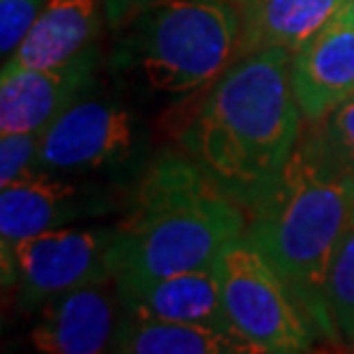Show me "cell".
I'll return each mask as SVG.
<instances>
[{"label":"cell","mask_w":354,"mask_h":354,"mask_svg":"<svg viewBox=\"0 0 354 354\" xmlns=\"http://www.w3.org/2000/svg\"><path fill=\"white\" fill-rule=\"evenodd\" d=\"M324 338L354 345V221L343 232L324 286Z\"/></svg>","instance_id":"2e32d148"},{"label":"cell","mask_w":354,"mask_h":354,"mask_svg":"<svg viewBox=\"0 0 354 354\" xmlns=\"http://www.w3.org/2000/svg\"><path fill=\"white\" fill-rule=\"evenodd\" d=\"M223 310L230 327L258 352L292 354L313 348L317 331L286 279L244 235L216 258Z\"/></svg>","instance_id":"5b68a950"},{"label":"cell","mask_w":354,"mask_h":354,"mask_svg":"<svg viewBox=\"0 0 354 354\" xmlns=\"http://www.w3.org/2000/svg\"><path fill=\"white\" fill-rule=\"evenodd\" d=\"M92 74V53L83 51L65 65L24 69L0 79V133L44 131Z\"/></svg>","instance_id":"30bf717a"},{"label":"cell","mask_w":354,"mask_h":354,"mask_svg":"<svg viewBox=\"0 0 354 354\" xmlns=\"http://www.w3.org/2000/svg\"><path fill=\"white\" fill-rule=\"evenodd\" d=\"M120 322L113 352L127 354H260L244 336L196 322L129 315Z\"/></svg>","instance_id":"9a60e30c"},{"label":"cell","mask_w":354,"mask_h":354,"mask_svg":"<svg viewBox=\"0 0 354 354\" xmlns=\"http://www.w3.org/2000/svg\"><path fill=\"white\" fill-rule=\"evenodd\" d=\"M133 145L129 113L102 102H74L41 131V171H92L118 164Z\"/></svg>","instance_id":"52a82bcc"},{"label":"cell","mask_w":354,"mask_h":354,"mask_svg":"<svg viewBox=\"0 0 354 354\" xmlns=\"http://www.w3.org/2000/svg\"><path fill=\"white\" fill-rule=\"evenodd\" d=\"M76 191L65 182L32 175L28 180L7 184L0 191V260H3V286L14 283V249L19 242L44 230L58 228L69 218V203Z\"/></svg>","instance_id":"5bb4252c"},{"label":"cell","mask_w":354,"mask_h":354,"mask_svg":"<svg viewBox=\"0 0 354 354\" xmlns=\"http://www.w3.org/2000/svg\"><path fill=\"white\" fill-rule=\"evenodd\" d=\"M39 12V0H0V51L5 58L19 48Z\"/></svg>","instance_id":"ac0fdd59"},{"label":"cell","mask_w":354,"mask_h":354,"mask_svg":"<svg viewBox=\"0 0 354 354\" xmlns=\"http://www.w3.org/2000/svg\"><path fill=\"white\" fill-rule=\"evenodd\" d=\"M246 230V212L184 152L154 159L131 207L113 228L109 249L115 286L214 265Z\"/></svg>","instance_id":"3957f363"},{"label":"cell","mask_w":354,"mask_h":354,"mask_svg":"<svg viewBox=\"0 0 354 354\" xmlns=\"http://www.w3.org/2000/svg\"><path fill=\"white\" fill-rule=\"evenodd\" d=\"M41 131L0 133V187L37 175Z\"/></svg>","instance_id":"e0dca14e"},{"label":"cell","mask_w":354,"mask_h":354,"mask_svg":"<svg viewBox=\"0 0 354 354\" xmlns=\"http://www.w3.org/2000/svg\"><path fill=\"white\" fill-rule=\"evenodd\" d=\"M235 0H145L129 14L118 60L154 92H194L216 81L235 60Z\"/></svg>","instance_id":"277c9868"},{"label":"cell","mask_w":354,"mask_h":354,"mask_svg":"<svg viewBox=\"0 0 354 354\" xmlns=\"http://www.w3.org/2000/svg\"><path fill=\"white\" fill-rule=\"evenodd\" d=\"M115 288L124 313L129 315L152 317V320L209 324V327L235 331L223 310L216 263L201 269H191V272H180Z\"/></svg>","instance_id":"8fae6325"},{"label":"cell","mask_w":354,"mask_h":354,"mask_svg":"<svg viewBox=\"0 0 354 354\" xmlns=\"http://www.w3.org/2000/svg\"><path fill=\"white\" fill-rule=\"evenodd\" d=\"M354 221V175L336 157L322 122L301 133L267 196L246 214L244 237L263 253L324 336V286L343 232Z\"/></svg>","instance_id":"7a4b0ae2"},{"label":"cell","mask_w":354,"mask_h":354,"mask_svg":"<svg viewBox=\"0 0 354 354\" xmlns=\"http://www.w3.org/2000/svg\"><path fill=\"white\" fill-rule=\"evenodd\" d=\"M239 39L235 60L283 48L295 53L322 30L350 0H235Z\"/></svg>","instance_id":"7c38bea8"},{"label":"cell","mask_w":354,"mask_h":354,"mask_svg":"<svg viewBox=\"0 0 354 354\" xmlns=\"http://www.w3.org/2000/svg\"><path fill=\"white\" fill-rule=\"evenodd\" d=\"M290 86L306 122L354 97V0L292 53Z\"/></svg>","instance_id":"ba28073f"},{"label":"cell","mask_w":354,"mask_h":354,"mask_svg":"<svg viewBox=\"0 0 354 354\" xmlns=\"http://www.w3.org/2000/svg\"><path fill=\"white\" fill-rule=\"evenodd\" d=\"M324 131L336 157L348 166V171L354 175V97L343 102L322 120Z\"/></svg>","instance_id":"d6986e66"},{"label":"cell","mask_w":354,"mask_h":354,"mask_svg":"<svg viewBox=\"0 0 354 354\" xmlns=\"http://www.w3.org/2000/svg\"><path fill=\"white\" fill-rule=\"evenodd\" d=\"M111 239L113 228H51L19 242L12 283L19 306L32 310L69 290L113 281Z\"/></svg>","instance_id":"8992f818"},{"label":"cell","mask_w":354,"mask_h":354,"mask_svg":"<svg viewBox=\"0 0 354 354\" xmlns=\"http://www.w3.org/2000/svg\"><path fill=\"white\" fill-rule=\"evenodd\" d=\"M95 32V0H46L19 48L5 58L3 76L65 65L86 51Z\"/></svg>","instance_id":"4fadbf2b"},{"label":"cell","mask_w":354,"mask_h":354,"mask_svg":"<svg viewBox=\"0 0 354 354\" xmlns=\"http://www.w3.org/2000/svg\"><path fill=\"white\" fill-rule=\"evenodd\" d=\"M118 327L115 306L104 286H86L41 304L30 343L46 354H97L113 348Z\"/></svg>","instance_id":"9c48e42d"},{"label":"cell","mask_w":354,"mask_h":354,"mask_svg":"<svg viewBox=\"0 0 354 354\" xmlns=\"http://www.w3.org/2000/svg\"><path fill=\"white\" fill-rule=\"evenodd\" d=\"M283 48L232 62L198 99L180 150L246 214L274 187L304 127Z\"/></svg>","instance_id":"6da1fadb"}]
</instances>
